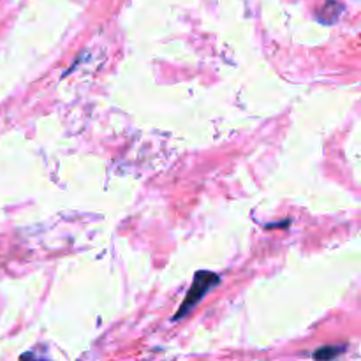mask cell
I'll use <instances>...</instances> for the list:
<instances>
[{
  "label": "cell",
  "instance_id": "6da1fadb",
  "mask_svg": "<svg viewBox=\"0 0 361 361\" xmlns=\"http://www.w3.org/2000/svg\"><path fill=\"white\" fill-rule=\"evenodd\" d=\"M221 284V277L214 271H197L196 277H194L192 286H190L189 293H187L185 300H183L182 307L178 309V312L173 316V321H182L215 286Z\"/></svg>",
  "mask_w": 361,
  "mask_h": 361
},
{
  "label": "cell",
  "instance_id": "7a4b0ae2",
  "mask_svg": "<svg viewBox=\"0 0 361 361\" xmlns=\"http://www.w3.org/2000/svg\"><path fill=\"white\" fill-rule=\"evenodd\" d=\"M345 351V345H326V348H321L314 353V358L316 360H331L341 356Z\"/></svg>",
  "mask_w": 361,
  "mask_h": 361
}]
</instances>
